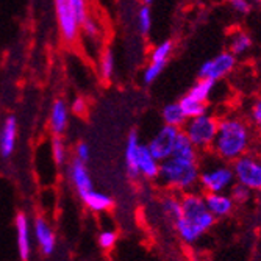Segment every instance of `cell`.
Segmentation results:
<instances>
[{"mask_svg": "<svg viewBox=\"0 0 261 261\" xmlns=\"http://www.w3.org/2000/svg\"><path fill=\"white\" fill-rule=\"evenodd\" d=\"M136 23L141 35H147L152 29V2H144L136 11Z\"/></svg>", "mask_w": 261, "mask_h": 261, "instance_id": "obj_27", "label": "cell"}, {"mask_svg": "<svg viewBox=\"0 0 261 261\" xmlns=\"http://www.w3.org/2000/svg\"><path fill=\"white\" fill-rule=\"evenodd\" d=\"M80 36L85 38L88 42H99L102 36V29H100V20L89 11L86 19L82 22V29H80Z\"/></svg>", "mask_w": 261, "mask_h": 261, "instance_id": "obj_22", "label": "cell"}, {"mask_svg": "<svg viewBox=\"0 0 261 261\" xmlns=\"http://www.w3.org/2000/svg\"><path fill=\"white\" fill-rule=\"evenodd\" d=\"M117 238H119V234H117L116 230H113V228H103V230H100V233L97 236L99 247L103 249V250H111L116 246Z\"/></svg>", "mask_w": 261, "mask_h": 261, "instance_id": "obj_31", "label": "cell"}, {"mask_svg": "<svg viewBox=\"0 0 261 261\" xmlns=\"http://www.w3.org/2000/svg\"><path fill=\"white\" fill-rule=\"evenodd\" d=\"M236 66V57H233L228 50L218 54L211 60H206L199 67V79L210 80L216 83L221 79H225Z\"/></svg>", "mask_w": 261, "mask_h": 261, "instance_id": "obj_8", "label": "cell"}, {"mask_svg": "<svg viewBox=\"0 0 261 261\" xmlns=\"http://www.w3.org/2000/svg\"><path fill=\"white\" fill-rule=\"evenodd\" d=\"M252 144V132L246 121L236 116L219 119L218 135L213 142V152L224 163H233L244 156Z\"/></svg>", "mask_w": 261, "mask_h": 261, "instance_id": "obj_2", "label": "cell"}, {"mask_svg": "<svg viewBox=\"0 0 261 261\" xmlns=\"http://www.w3.org/2000/svg\"><path fill=\"white\" fill-rule=\"evenodd\" d=\"M250 119L255 125H259L261 124V97L256 99L250 108Z\"/></svg>", "mask_w": 261, "mask_h": 261, "instance_id": "obj_36", "label": "cell"}, {"mask_svg": "<svg viewBox=\"0 0 261 261\" xmlns=\"http://www.w3.org/2000/svg\"><path fill=\"white\" fill-rule=\"evenodd\" d=\"M171 158H177V160H185V161H199V152L197 149L191 144V141L186 138V135L183 132H180L175 146H174V152Z\"/></svg>", "mask_w": 261, "mask_h": 261, "instance_id": "obj_20", "label": "cell"}, {"mask_svg": "<svg viewBox=\"0 0 261 261\" xmlns=\"http://www.w3.org/2000/svg\"><path fill=\"white\" fill-rule=\"evenodd\" d=\"M252 47V38L244 30H234L228 39V52L233 57H241L247 54Z\"/></svg>", "mask_w": 261, "mask_h": 261, "instance_id": "obj_21", "label": "cell"}, {"mask_svg": "<svg viewBox=\"0 0 261 261\" xmlns=\"http://www.w3.org/2000/svg\"><path fill=\"white\" fill-rule=\"evenodd\" d=\"M213 89H215V83L210 82V80L199 79L191 88H189V91L186 92V96L193 97L194 100H199L202 103H206V100L210 99Z\"/></svg>", "mask_w": 261, "mask_h": 261, "instance_id": "obj_24", "label": "cell"}, {"mask_svg": "<svg viewBox=\"0 0 261 261\" xmlns=\"http://www.w3.org/2000/svg\"><path fill=\"white\" fill-rule=\"evenodd\" d=\"M50 155L52 160L57 166H64L69 161V147L66 144V141L63 138L54 136L50 141Z\"/></svg>", "mask_w": 261, "mask_h": 261, "instance_id": "obj_25", "label": "cell"}, {"mask_svg": "<svg viewBox=\"0 0 261 261\" xmlns=\"http://www.w3.org/2000/svg\"><path fill=\"white\" fill-rule=\"evenodd\" d=\"M178 105H180L183 114L186 116V119H194V117H199V116H203V114L208 113L206 103L194 100L193 97L186 96V94L178 100Z\"/></svg>", "mask_w": 261, "mask_h": 261, "instance_id": "obj_23", "label": "cell"}, {"mask_svg": "<svg viewBox=\"0 0 261 261\" xmlns=\"http://www.w3.org/2000/svg\"><path fill=\"white\" fill-rule=\"evenodd\" d=\"M181 130L178 128H172V127H168V125H163L156 133L155 136L147 142V149L149 152L152 153V156L163 163L166 160H169L172 156V152H174V146H175V141L178 138Z\"/></svg>", "mask_w": 261, "mask_h": 261, "instance_id": "obj_9", "label": "cell"}, {"mask_svg": "<svg viewBox=\"0 0 261 261\" xmlns=\"http://www.w3.org/2000/svg\"><path fill=\"white\" fill-rule=\"evenodd\" d=\"M161 210L166 215V218H169L174 224L181 216V200H180V197L175 194H169V196L163 197Z\"/></svg>", "mask_w": 261, "mask_h": 261, "instance_id": "obj_26", "label": "cell"}, {"mask_svg": "<svg viewBox=\"0 0 261 261\" xmlns=\"http://www.w3.org/2000/svg\"><path fill=\"white\" fill-rule=\"evenodd\" d=\"M164 66L163 63H153L150 61L146 69H144V72H142V80H144L146 85H152L161 74H163V70H164Z\"/></svg>", "mask_w": 261, "mask_h": 261, "instance_id": "obj_32", "label": "cell"}, {"mask_svg": "<svg viewBox=\"0 0 261 261\" xmlns=\"http://www.w3.org/2000/svg\"><path fill=\"white\" fill-rule=\"evenodd\" d=\"M69 110L72 111L75 116H85L88 113V100L82 96H77L72 100V103H70Z\"/></svg>", "mask_w": 261, "mask_h": 261, "instance_id": "obj_34", "label": "cell"}, {"mask_svg": "<svg viewBox=\"0 0 261 261\" xmlns=\"http://www.w3.org/2000/svg\"><path fill=\"white\" fill-rule=\"evenodd\" d=\"M172 52H174V42L171 39H166V41L160 42L156 47H153V50L150 54V61L166 64L168 60L171 58Z\"/></svg>", "mask_w": 261, "mask_h": 261, "instance_id": "obj_29", "label": "cell"}, {"mask_svg": "<svg viewBox=\"0 0 261 261\" xmlns=\"http://www.w3.org/2000/svg\"><path fill=\"white\" fill-rule=\"evenodd\" d=\"M17 135H19V127H17V117L14 114L7 116L2 125H0V156L2 158H10L17 144Z\"/></svg>", "mask_w": 261, "mask_h": 261, "instance_id": "obj_12", "label": "cell"}, {"mask_svg": "<svg viewBox=\"0 0 261 261\" xmlns=\"http://www.w3.org/2000/svg\"><path fill=\"white\" fill-rule=\"evenodd\" d=\"M54 7L61 39L66 44H77L80 39L82 22L91 11L89 5L85 0H57Z\"/></svg>", "mask_w": 261, "mask_h": 261, "instance_id": "obj_4", "label": "cell"}, {"mask_svg": "<svg viewBox=\"0 0 261 261\" xmlns=\"http://www.w3.org/2000/svg\"><path fill=\"white\" fill-rule=\"evenodd\" d=\"M234 181L240 183L250 191H261V158L252 153H246L231 163Z\"/></svg>", "mask_w": 261, "mask_h": 261, "instance_id": "obj_7", "label": "cell"}, {"mask_svg": "<svg viewBox=\"0 0 261 261\" xmlns=\"http://www.w3.org/2000/svg\"><path fill=\"white\" fill-rule=\"evenodd\" d=\"M205 203L206 210L210 211V215L219 219L231 215V211L234 210V202L231 200L228 193H218V194H205Z\"/></svg>", "mask_w": 261, "mask_h": 261, "instance_id": "obj_15", "label": "cell"}, {"mask_svg": "<svg viewBox=\"0 0 261 261\" xmlns=\"http://www.w3.org/2000/svg\"><path fill=\"white\" fill-rule=\"evenodd\" d=\"M32 233L39 247V252L45 256L54 255L57 249V234L50 222L42 216H36L32 222Z\"/></svg>", "mask_w": 261, "mask_h": 261, "instance_id": "obj_10", "label": "cell"}, {"mask_svg": "<svg viewBox=\"0 0 261 261\" xmlns=\"http://www.w3.org/2000/svg\"><path fill=\"white\" fill-rule=\"evenodd\" d=\"M67 178L70 181V185L74 186V189L77 191L79 196L91 191L92 188V178L89 174L88 166L82 161L77 160H70L67 163Z\"/></svg>", "mask_w": 261, "mask_h": 261, "instance_id": "obj_13", "label": "cell"}, {"mask_svg": "<svg viewBox=\"0 0 261 261\" xmlns=\"http://www.w3.org/2000/svg\"><path fill=\"white\" fill-rule=\"evenodd\" d=\"M141 147V141L138 136L136 130H132L127 136L125 141V150H124V158H125V168H127V175L132 180H138V169H136V160H138V152Z\"/></svg>", "mask_w": 261, "mask_h": 261, "instance_id": "obj_18", "label": "cell"}, {"mask_svg": "<svg viewBox=\"0 0 261 261\" xmlns=\"http://www.w3.org/2000/svg\"><path fill=\"white\" fill-rule=\"evenodd\" d=\"M228 194H230L231 200L234 202V205L246 203V202H249L250 197H252V191H250V189L246 188V186H243V185H240V183H236V181H234V185L230 188Z\"/></svg>", "mask_w": 261, "mask_h": 261, "instance_id": "obj_30", "label": "cell"}, {"mask_svg": "<svg viewBox=\"0 0 261 261\" xmlns=\"http://www.w3.org/2000/svg\"><path fill=\"white\" fill-rule=\"evenodd\" d=\"M181 216L174 222L175 231L186 244L197 243L202 236L215 225L216 219L210 215L205 203V196L193 191L181 194Z\"/></svg>", "mask_w": 261, "mask_h": 261, "instance_id": "obj_1", "label": "cell"}, {"mask_svg": "<svg viewBox=\"0 0 261 261\" xmlns=\"http://www.w3.org/2000/svg\"><path fill=\"white\" fill-rule=\"evenodd\" d=\"M69 105L64 99H55L49 111V130L54 136L63 138L69 125Z\"/></svg>", "mask_w": 261, "mask_h": 261, "instance_id": "obj_14", "label": "cell"}, {"mask_svg": "<svg viewBox=\"0 0 261 261\" xmlns=\"http://www.w3.org/2000/svg\"><path fill=\"white\" fill-rule=\"evenodd\" d=\"M80 200L83 202V205L91 211V213H96V215H100V213H107L114 206V200L111 196L96 191V189H91V191L79 196Z\"/></svg>", "mask_w": 261, "mask_h": 261, "instance_id": "obj_17", "label": "cell"}, {"mask_svg": "<svg viewBox=\"0 0 261 261\" xmlns=\"http://www.w3.org/2000/svg\"><path fill=\"white\" fill-rule=\"evenodd\" d=\"M161 117H163L164 125L172 127V128H178V130H181L185 127V124L188 122L186 116L183 114L178 102L164 105L163 110H161Z\"/></svg>", "mask_w": 261, "mask_h": 261, "instance_id": "obj_19", "label": "cell"}, {"mask_svg": "<svg viewBox=\"0 0 261 261\" xmlns=\"http://www.w3.org/2000/svg\"><path fill=\"white\" fill-rule=\"evenodd\" d=\"M14 231H16V243L17 253L20 261H29L32 255V221L23 211H19L14 218Z\"/></svg>", "mask_w": 261, "mask_h": 261, "instance_id": "obj_11", "label": "cell"}, {"mask_svg": "<svg viewBox=\"0 0 261 261\" xmlns=\"http://www.w3.org/2000/svg\"><path fill=\"white\" fill-rule=\"evenodd\" d=\"M234 185V174L231 166L227 163H215L208 164L200 169L199 186L205 191V194H218L227 193Z\"/></svg>", "mask_w": 261, "mask_h": 261, "instance_id": "obj_6", "label": "cell"}, {"mask_svg": "<svg viewBox=\"0 0 261 261\" xmlns=\"http://www.w3.org/2000/svg\"><path fill=\"white\" fill-rule=\"evenodd\" d=\"M200 164L199 161H185L169 158L160 163L158 180L175 193H193L199 186Z\"/></svg>", "mask_w": 261, "mask_h": 261, "instance_id": "obj_3", "label": "cell"}, {"mask_svg": "<svg viewBox=\"0 0 261 261\" xmlns=\"http://www.w3.org/2000/svg\"><path fill=\"white\" fill-rule=\"evenodd\" d=\"M116 69V60L111 49H105L99 57V74L103 80H111Z\"/></svg>", "mask_w": 261, "mask_h": 261, "instance_id": "obj_28", "label": "cell"}, {"mask_svg": "<svg viewBox=\"0 0 261 261\" xmlns=\"http://www.w3.org/2000/svg\"><path fill=\"white\" fill-rule=\"evenodd\" d=\"M218 117L206 113L203 116L194 117V119H188L181 132L191 141V144L197 149V152H202L213 147V142H215L218 135Z\"/></svg>", "mask_w": 261, "mask_h": 261, "instance_id": "obj_5", "label": "cell"}, {"mask_svg": "<svg viewBox=\"0 0 261 261\" xmlns=\"http://www.w3.org/2000/svg\"><path fill=\"white\" fill-rule=\"evenodd\" d=\"M74 160L82 161L85 164L91 160V147H89L88 142L80 141L79 144L74 147Z\"/></svg>", "mask_w": 261, "mask_h": 261, "instance_id": "obj_33", "label": "cell"}, {"mask_svg": "<svg viewBox=\"0 0 261 261\" xmlns=\"http://www.w3.org/2000/svg\"><path fill=\"white\" fill-rule=\"evenodd\" d=\"M258 127V135H259V138H261V124L259 125H256Z\"/></svg>", "mask_w": 261, "mask_h": 261, "instance_id": "obj_37", "label": "cell"}, {"mask_svg": "<svg viewBox=\"0 0 261 261\" xmlns=\"http://www.w3.org/2000/svg\"><path fill=\"white\" fill-rule=\"evenodd\" d=\"M138 175L146 180H158L160 175V161H156L149 152L146 144H141L136 160Z\"/></svg>", "mask_w": 261, "mask_h": 261, "instance_id": "obj_16", "label": "cell"}, {"mask_svg": "<svg viewBox=\"0 0 261 261\" xmlns=\"http://www.w3.org/2000/svg\"><path fill=\"white\" fill-rule=\"evenodd\" d=\"M230 5L236 13H240V14H249L253 8V4L249 2V0H231Z\"/></svg>", "mask_w": 261, "mask_h": 261, "instance_id": "obj_35", "label": "cell"}]
</instances>
